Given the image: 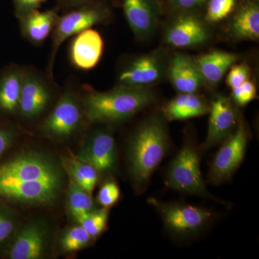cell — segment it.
<instances>
[{
    "label": "cell",
    "mask_w": 259,
    "mask_h": 259,
    "mask_svg": "<svg viewBox=\"0 0 259 259\" xmlns=\"http://www.w3.org/2000/svg\"><path fill=\"white\" fill-rule=\"evenodd\" d=\"M24 134L25 130L18 122L0 118V162L18 145Z\"/></svg>",
    "instance_id": "obj_27"
},
{
    "label": "cell",
    "mask_w": 259,
    "mask_h": 259,
    "mask_svg": "<svg viewBox=\"0 0 259 259\" xmlns=\"http://www.w3.org/2000/svg\"><path fill=\"white\" fill-rule=\"evenodd\" d=\"M23 220L13 206L0 200V248H8Z\"/></svg>",
    "instance_id": "obj_26"
},
{
    "label": "cell",
    "mask_w": 259,
    "mask_h": 259,
    "mask_svg": "<svg viewBox=\"0 0 259 259\" xmlns=\"http://www.w3.org/2000/svg\"><path fill=\"white\" fill-rule=\"evenodd\" d=\"M238 59V56L233 53L213 51L199 56L194 61L203 81L215 85Z\"/></svg>",
    "instance_id": "obj_20"
},
{
    "label": "cell",
    "mask_w": 259,
    "mask_h": 259,
    "mask_svg": "<svg viewBox=\"0 0 259 259\" xmlns=\"http://www.w3.org/2000/svg\"><path fill=\"white\" fill-rule=\"evenodd\" d=\"M209 121L207 139L202 149L208 150L229 139L238 127V113L231 100L218 96L209 106Z\"/></svg>",
    "instance_id": "obj_12"
},
{
    "label": "cell",
    "mask_w": 259,
    "mask_h": 259,
    "mask_svg": "<svg viewBox=\"0 0 259 259\" xmlns=\"http://www.w3.org/2000/svg\"><path fill=\"white\" fill-rule=\"evenodd\" d=\"M209 111V106L202 97L196 94H181L163 107V114L168 120H183L200 117Z\"/></svg>",
    "instance_id": "obj_21"
},
{
    "label": "cell",
    "mask_w": 259,
    "mask_h": 259,
    "mask_svg": "<svg viewBox=\"0 0 259 259\" xmlns=\"http://www.w3.org/2000/svg\"><path fill=\"white\" fill-rule=\"evenodd\" d=\"M64 202L68 218L75 224H77L87 214L100 207L94 200L93 194L83 190L70 179Z\"/></svg>",
    "instance_id": "obj_24"
},
{
    "label": "cell",
    "mask_w": 259,
    "mask_h": 259,
    "mask_svg": "<svg viewBox=\"0 0 259 259\" xmlns=\"http://www.w3.org/2000/svg\"><path fill=\"white\" fill-rule=\"evenodd\" d=\"M163 71V62L158 54L142 56L135 59L121 71L119 85L148 88L161 79Z\"/></svg>",
    "instance_id": "obj_15"
},
{
    "label": "cell",
    "mask_w": 259,
    "mask_h": 259,
    "mask_svg": "<svg viewBox=\"0 0 259 259\" xmlns=\"http://www.w3.org/2000/svg\"><path fill=\"white\" fill-rule=\"evenodd\" d=\"M169 78L174 88L181 94H196L204 81L193 59L177 54L170 63Z\"/></svg>",
    "instance_id": "obj_17"
},
{
    "label": "cell",
    "mask_w": 259,
    "mask_h": 259,
    "mask_svg": "<svg viewBox=\"0 0 259 259\" xmlns=\"http://www.w3.org/2000/svg\"><path fill=\"white\" fill-rule=\"evenodd\" d=\"M68 182L61 153L40 143H25L0 162V200L13 207L55 209Z\"/></svg>",
    "instance_id": "obj_1"
},
{
    "label": "cell",
    "mask_w": 259,
    "mask_h": 259,
    "mask_svg": "<svg viewBox=\"0 0 259 259\" xmlns=\"http://www.w3.org/2000/svg\"><path fill=\"white\" fill-rule=\"evenodd\" d=\"M168 138L164 121L158 116L145 120L127 142V163L135 188L142 191L167 152Z\"/></svg>",
    "instance_id": "obj_3"
},
{
    "label": "cell",
    "mask_w": 259,
    "mask_h": 259,
    "mask_svg": "<svg viewBox=\"0 0 259 259\" xmlns=\"http://www.w3.org/2000/svg\"><path fill=\"white\" fill-rule=\"evenodd\" d=\"M24 70L18 65L11 64L0 71V118H17Z\"/></svg>",
    "instance_id": "obj_16"
},
{
    "label": "cell",
    "mask_w": 259,
    "mask_h": 259,
    "mask_svg": "<svg viewBox=\"0 0 259 259\" xmlns=\"http://www.w3.org/2000/svg\"><path fill=\"white\" fill-rule=\"evenodd\" d=\"M249 76L250 69L248 65L245 63L233 64L227 76V84L231 89L238 88L249 80Z\"/></svg>",
    "instance_id": "obj_32"
},
{
    "label": "cell",
    "mask_w": 259,
    "mask_h": 259,
    "mask_svg": "<svg viewBox=\"0 0 259 259\" xmlns=\"http://www.w3.org/2000/svg\"><path fill=\"white\" fill-rule=\"evenodd\" d=\"M74 153L90 163L100 177L112 176L118 170V156L113 134L106 127H88Z\"/></svg>",
    "instance_id": "obj_7"
},
{
    "label": "cell",
    "mask_w": 259,
    "mask_h": 259,
    "mask_svg": "<svg viewBox=\"0 0 259 259\" xmlns=\"http://www.w3.org/2000/svg\"><path fill=\"white\" fill-rule=\"evenodd\" d=\"M152 204L163 219L168 231L179 236L194 234L204 228L212 215L209 211L201 207L182 204L166 203L151 198Z\"/></svg>",
    "instance_id": "obj_9"
},
{
    "label": "cell",
    "mask_w": 259,
    "mask_h": 259,
    "mask_svg": "<svg viewBox=\"0 0 259 259\" xmlns=\"http://www.w3.org/2000/svg\"><path fill=\"white\" fill-rule=\"evenodd\" d=\"M95 240L79 224L71 223L58 232L56 248L57 255L75 254L93 245Z\"/></svg>",
    "instance_id": "obj_25"
},
{
    "label": "cell",
    "mask_w": 259,
    "mask_h": 259,
    "mask_svg": "<svg viewBox=\"0 0 259 259\" xmlns=\"http://www.w3.org/2000/svg\"><path fill=\"white\" fill-rule=\"evenodd\" d=\"M60 93L48 77L33 70H24L17 120L19 125L37 126L48 115Z\"/></svg>",
    "instance_id": "obj_6"
},
{
    "label": "cell",
    "mask_w": 259,
    "mask_h": 259,
    "mask_svg": "<svg viewBox=\"0 0 259 259\" xmlns=\"http://www.w3.org/2000/svg\"><path fill=\"white\" fill-rule=\"evenodd\" d=\"M166 176L167 184L172 189L185 193L212 197L201 174L199 150L192 141H185L168 167Z\"/></svg>",
    "instance_id": "obj_8"
},
{
    "label": "cell",
    "mask_w": 259,
    "mask_h": 259,
    "mask_svg": "<svg viewBox=\"0 0 259 259\" xmlns=\"http://www.w3.org/2000/svg\"><path fill=\"white\" fill-rule=\"evenodd\" d=\"M126 20L135 35L143 37L155 26L156 7L153 0H123Z\"/></svg>",
    "instance_id": "obj_19"
},
{
    "label": "cell",
    "mask_w": 259,
    "mask_h": 259,
    "mask_svg": "<svg viewBox=\"0 0 259 259\" xmlns=\"http://www.w3.org/2000/svg\"><path fill=\"white\" fill-rule=\"evenodd\" d=\"M107 15L106 10L101 7L85 5L59 18L53 31L49 71L51 77L56 55L61 45L70 37L74 36L87 29L92 28L94 25L101 23L106 19Z\"/></svg>",
    "instance_id": "obj_10"
},
{
    "label": "cell",
    "mask_w": 259,
    "mask_h": 259,
    "mask_svg": "<svg viewBox=\"0 0 259 259\" xmlns=\"http://www.w3.org/2000/svg\"><path fill=\"white\" fill-rule=\"evenodd\" d=\"M103 39L97 30L87 29L75 35L69 47V59L76 69H93L101 60Z\"/></svg>",
    "instance_id": "obj_14"
},
{
    "label": "cell",
    "mask_w": 259,
    "mask_h": 259,
    "mask_svg": "<svg viewBox=\"0 0 259 259\" xmlns=\"http://www.w3.org/2000/svg\"><path fill=\"white\" fill-rule=\"evenodd\" d=\"M232 96L237 105L245 106L256 97V88L254 83L248 80L241 86L232 89Z\"/></svg>",
    "instance_id": "obj_31"
},
{
    "label": "cell",
    "mask_w": 259,
    "mask_h": 259,
    "mask_svg": "<svg viewBox=\"0 0 259 259\" xmlns=\"http://www.w3.org/2000/svg\"><path fill=\"white\" fill-rule=\"evenodd\" d=\"M208 0H168L170 9L178 12H191L206 4Z\"/></svg>",
    "instance_id": "obj_33"
},
{
    "label": "cell",
    "mask_w": 259,
    "mask_h": 259,
    "mask_svg": "<svg viewBox=\"0 0 259 259\" xmlns=\"http://www.w3.org/2000/svg\"><path fill=\"white\" fill-rule=\"evenodd\" d=\"M45 1L46 0H13L15 15L20 19L32 10H37Z\"/></svg>",
    "instance_id": "obj_34"
},
{
    "label": "cell",
    "mask_w": 259,
    "mask_h": 259,
    "mask_svg": "<svg viewBox=\"0 0 259 259\" xmlns=\"http://www.w3.org/2000/svg\"><path fill=\"white\" fill-rule=\"evenodd\" d=\"M120 195L118 185L112 178H108L99 190L97 202L100 207L109 209L117 203Z\"/></svg>",
    "instance_id": "obj_30"
},
{
    "label": "cell",
    "mask_w": 259,
    "mask_h": 259,
    "mask_svg": "<svg viewBox=\"0 0 259 259\" xmlns=\"http://www.w3.org/2000/svg\"><path fill=\"white\" fill-rule=\"evenodd\" d=\"M247 143L248 133L244 123L241 122L231 137L223 143L213 160L208 175L209 182L219 185L231 178L243 161Z\"/></svg>",
    "instance_id": "obj_11"
},
{
    "label": "cell",
    "mask_w": 259,
    "mask_h": 259,
    "mask_svg": "<svg viewBox=\"0 0 259 259\" xmlns=\"http://www.w3.org/2000/svg\"><path fill=\"white\" fill-rule=\"evenodd\" d=\"M208 37V30L204 22L191 12H181L165 33V41L175 48L200 45Z\"/></svg>",
    "instance_id": "obj_13"
},
{
    "label": "cell",
    "mask_w": 259,
    "mask_h": 259,
    "mask_svg": "<svg viewBox=\"0 0 259 259\" xmlns=\"http://www.w3.org/2000/svg\"><path fill=\"white\" fill-rule=\"evenodd\" d=\"M89 125L116 124L128 120L155 100L148 88L119 85L106 92L87 86L81 92Z\"/></svg>",
    "instance_id": "obj_2"
},
{
    "label": "cell",
    "mask_w": 259,
    "mask_h": 259,
    "mask_svg": "<svg viewBox=\"0 0 259 259\" xmlns=\"http://www.w3.org/2000/svg\"><path fill=\"white\" fill-rule=\"evenodd\" d=\"M66 1H69L70 3H89V2L93 1V0H66Z\"/></svg>",
    "instance_id": "obj_35"
},
{
    "label": "cell",
    "mask_w": 259,
    "mask_h": 259,
    "mask_svg": "<svg viewBox=\"0 0 259 259\" xmlns=\"http://www.w3.org/2000/svg\"><path fill=\"white\" fill-rule=\"evenodd\" d=\"M233 36L241 40H257L259 37V7L254 0H247L237 10L231 23Z\"/></svg>",
    "instance_id": "obj_22"
},
{
    "label": "cell",
    "mask_w": 259,
    "mask_h": 259,
    "mask_svg": "<svg viewBox=\"0 0 259 259\" xmlns=\"http://www.w3.org/2000/svg\"><path fill=\"white\" fill-rule=\"evenodd\" d=\"M108 217L109 209L100 207L87 214L77 224L96 240L106 230Z\"/></svg>",
    "instance_id": "obj_28"
},
{
    "label": "cell",
    "mask_w": 259,
    "mask_h": 259,
    "mask_svg": "<svg viewBox=\"0 0 259 259\" xmlns=\"http://www.w3.org/2000/svg\"><path fill=\"white\" fill-rule=\"evenodd\" d=\"M61 157L68 178L88 193L93 194L100 178L98 171L91 164L76 156L69 148L66 153L61 154Z\"/></svg>",
    "instance_id": "obj_23"
},
{
    "label": "cell",
    "mask_w": 259,
    "mask_h": 259,
    "mask_svg": "<svg viewBox=\"0 0 259 259\" xmlns=\"http://www.w3.org/2000/svg\"><path fill=\"white\" fill-rule=\"evenodd\" d=\"M237 0H208L205 20L209 23L222 21L233 13Z\"/></svg>",
    "instance_id": "obj_29"
},
{
    "label": "cell",
    "mask_w": 259,
    "mask_h": 259,
    "mask_svg": "<svg viewBox=\"0 0 259 259\" xmlns=\"http://www.w3.org/2000/svg\"><path fill=\"white\" fill-rule=\"evenodd\" d=\"M59 17L56 10L40 12L34 10L19 19L22 33L29 41L38 44L45 41L54 31Z\"/></svg>",
    "instance_id": "obj_18"
},
{
    "label": "cell",
    "mask_w": 259,
    "mask_h": 259,
    "mask_svg": "<svg viewBox=\"0 0 259 259\" xmlns=\"http://www.w3.org/2000/svg\"><path fill=\"white\" fill-rule=\"evenodd\" d=\"M89 125L81 93L66 89L36 128L51 144L68 146L81 140Z\"/></svg>",
    "instance_id": "obj_4"
},
{
    "label": "cell",
    "mask_w": 259,
    "mask_h": 259,
    "mask_svg": "<svg viewBox=\"0 0 259 259\" xmlns=\"http://www.w3.org/2000/svg\"><path fill=\"white\" fill-rule=\"evenodd\" d=\"M55 223L48 214H35L24 218L8 247L10 259H49L57 256Z\"/></svg>",
    "instance_id": "obj_5"
}]
</instances>
